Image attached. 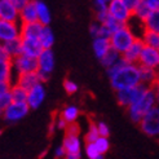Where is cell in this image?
<instances>
[{
    "instance_id": "1",
    "label": "cell",
    "mask_w": 159,
    "mask_h": 159,
    "mask_svg": "<svg viewBox=\"0 0 159 159\" xmlns=\"http://www.w3.org/2000/svg\"><path fill=\"white\" fill-rule=\"evenodd\" d=\"M107 75L110 78L111 87L115 91L131 88V87L140 84L139 65L127 63L122 57L115 65L107 69Z\"/></svg>"
},
{
    "instance_id": "2",
    "label": "cell",
    "mask_w": 159,
    "mask_h": 159,
    "mask_svg": "<svg viewBox=\"0 0 159 159\" xmlns=\"http://www.w3.org/2000/svg\"><path fill=\"white\" fill-rule=\"evenodd\" d=\"M158 102V93L154 87H149V88L144 92V94L134 102L131 106H128V114L133 122L139 123L141 118L144 116L149 110L157 106Z\"/></svg>"
},
{
    "instance_id": "3",
    "label": "cell",
    "mask_w": 159,
    "mask_h": 159,
    "mask_svg": "<svg viewBox=\"0 0 159 159\" xmlns=\"http://www.w3.org/2000/svg\"><path fill=\"white\" fill-rule=\"evenodd\" d=\"M139 39L129 25H122L115 33H113L109 38V43L111 49H114L119 54H123L129 47L134 43V40Z\"/></svg>"
},
{
    "instance_id": "4",
    "label": "cell",
    "mask_w": 159,
    "mask_h": 159,
    "mask_svg": "<svg viewBox=\"0 0 159 159\" xmlns=\"http://www.w3.org/2000/svg\"><path fill=\"white\" fill-rule=\"evenodd\" d=\"M36 61H38L36 74L39 76L40 83H44L49 79L52 71L54 69V54L52 49H43V52L36 58Z\"/></svg>"
},
{
    "instance_id": "5",
    "label": "cell",
    "mask_w": 159,
    "mask_h": 159,
    "mask_svg": "<svg viewBox=\"0 0 159 159\" xmlns=\"http://www.w3.org/2000/svg\"><path fill=\"white\" fill-rule=\"evenodd\" d=\"M106 12L111 18L120 25H128L131 22L132 12L122 3V0H111L106 8Z\"/></svg>"
},
{
    "instance_id": "6",
    "label": "cell",
    "mask_w": 159,
    "mask_h": 159,
    "mask_svg": "<svg viewBox=\"0 0 159 159\" xmlns=\"http://www.w3.org/2000/svg\"><path fill=\"white\" fill-rule=\"evenodd\" d=\"M149 87L140 83V84L134 85V87H131V88H124V89H120V91H116V100L122 106L128 107L132 104H134V102L144 94V92Z\"/></svg>"
},
{
    "instance_id": "7",
    "label": "cell",
    "mask_w": 159,
    "mask_h": 159,
    "mask_svg": "<svg viewBox=\"0 0 159 159\" xmlns=\"http://www.w3.org/2000/svg\"><path fill=\"white\" fill-rule=\"evenodd\" d=\"M144 133L150 137H155L159 133V109L158 106L149 110L139 122Z\"/></svg>"
},
{
    "instance_id": "8",
    "label": "cell",
    "mask_w": 159,
    "mask_h": 159,
    "mask_svg": "<svg viewBox=\"0 0 159 159\" xmlns=\"http://www.w3.org/2000/svg\"><path fill=\"white\" fill-rule=\"evenodd\" d=\"M12 70L17 75L27 74V73H36L38 71V61L36 58L27 57L25 54H21L18 57L11 60Z\"/></svg>"
},
{
    "instance_id": "9",
    "label": "cell",
    "mask_w": 159,
    "mask_h": 159,
    "mask_svg": "<svg viewBox=\"0 0 159 159\" xmlns=\"http://www.w3.org/2000/svg\"><path fill=\"white\" fill-rule=\"evenodd\" d=\"M29 110L30 109L26 102H12V104L3 111L2 115L4 116L7 122L14 123V122H18L25 118L29 113Z\"/></svg>"
},
{
    "instance_id": "10",
    "label": "cell",
    "mask_w": 159,
    "mask_h": 159,
    "mask_svg": "<svg viewBox=\"0 0 159 159\" xmlns=\"http://www.w3.org/2000/svg\"><path fill=\"white\" fill-rule=\"evenodd\" d=\"M20 38V22L0 20V44Z\"/></svg>"
},
{
    "instance_id": "11",
    "label": "cell",
    "mask_w": 159,
    "mask_h": 159,
    "mask_svg": "<svg viewBox=\"0 0 159 159\" xmlns=\"http://www.w3.org/2000/svg\"><path fill=\"white\" fill-rule=\"evenodd\" d=\"M137 63H139V66L157 69L159 65V49L144 45Z\"/></svg>"
},
{
    "instance_id": "12",
    "label": "cell",
    "mask_w": 159,
    "mask_h": 159,
    "mask_svg": "<svg viewBox=\"0 0 159 159\" xmlns=\"http://www.w3.org/2000/svg\"><path fill=\"white\" fill-rule=\"evenodd\" d=\"M45 98V88L43 83H38L34 85L31 89L27 91V97H26V104L29 109H38L43 104Z\"/></svg>"
},
{
    "instance_id": "13",
    "label": "cell",
    "mask_w": 159,
    "mask_h": 159,
    "mask_svg": "<svg viewBox=\"0 0 159 159\" xmlns=\"http://www.w3.org/2000/svg\"><path fill=\"white\" fill-rule=\"evenodd\" d=\"M22 42V54L27 57L38 58L39 54L43 52V47L38 39H21Z\"/></svg>"
},
{
    "instance_id": "14",
    "label": "cell",
    "mask_w": 159,
    "mask_h": 159,
    "mask_svg": "<svg viewBox=\"0 0 159 159\" xmlns=\"http://www.w3.org/2000/svg\"><path fill=\"white\" fill-rule=\"evenodd\" d=\"M142 48H144V44H142L141 39H136L134 43L122 54V58L127 63H131V65H137Z\"/></svg>"
},
{
    "instance_id": "15",
    "label": "cell",
    "mask_w": 159,
    "mask_h": 159,
    "mask_svg": "<svg viewBox=\"0 0 159 159\" xmlns=\"http://www.w3.org/2000/svg\"><path fill=\"white\" fill-rule=\"evenodd\" d=\"M43 29V25L39 22L22 23L20 25V39H38Z\"/></svg>"
},
{
    "instance_id": "16",
    "label": "cell",
    "mask_w": 159,
    "mask_h": 159,
    "mask_svg": "<svg viewBox=\"0 0 159 159\" xmlns=\"http://www.w3.org/2000/svg\"><path fill=\"white\" fill-rule=\"evenodd\" d=\"M0 20L18 22V9L7 0H0Z\"/></svg>"
},
{
    "instance_id": "17",
    "label": "cell",
    "mask_w": 159,
    "mask_h": 159,
    "mask_svg": "<svg viewBox=\"0 0 159 159\" xmlns=\"http://www.w3.org/2000/svg\"><path fill=\"white\" fill-rule=\"evenodd\" d=\"M18 22H21L20 25H22V23L38 22L34 2H29L25 7L21 8V9L18 11Z\"/></svg>"
},
{
    "instance_id": "18",
    "label": "cell",
    "mask_w": 159,
    "mask_h": 159,
    "mask_svg": "<svg viewBox=\"0 0 159 159\" xmlns=\"http://www.w3.org/2000/svg\"><path fill=\"white\" fill-rule=\"evenodd\" d=\"M35 4V11H36V20L38 22L43 26H49L51 20H52V16H51V11L49 8L47 7L45 3L40 2V0H36L34 2Z\"/></svg>"
},
{
    "instance_id": "19",
    "label": "cell",
    "mask_w": 159,
    "mask_h": 159,
    "mask_svg": "<svg viewBox=\"0 0 159 159\" xmlns=\"http://www.w3.org/2000/svg\"><path fill=\"white\" fill-rule=\"evenodd\" d=\"M139 73H140V83L141 84H144L146 87H154V84L158 80L157 69L139 66Z\"/></svg>"
},
{
    "instance_id": "20",
    "label": "cell",
    "mask_w": 159,
    "mask_h": 159,
    "mask_svg": "<svg viewBox=\"0 0 159 159\" xmlns=\"http://www.w3.org/2000/svg\"><path fill=\"white\" fill-rule=\"evenodd\" d=\"M38 83H40V80H39V76L36 73L21 74V75H17V79H16V84L22 87V88L26 89V91L31 89Z\"/></svg>"
},
{
    "instance_id": "21",
    "label": "cell",
    "mask_w": 159,
    "mask_h": 159,
    "mask_svg": "<svg viewBox=\"0 0 159 159\" xmlns=\"http://www.w3.org/2000/svg\"><path fill=\"white\" fill-rule=\"evenodd\" d=\"M3 49L5 51V53L8 54V57L11 60L18 57V56L22 54V42L21 39H14V40H9V42H5L2 44Z\"/></svg>"
},
{
    "instance_id": "22",
    "label": "cell",
    "mask_w": 159,
    "mask_h": 159,
    "mask_svg": "<svg viewBox=\"0 0 159 159\" xmlns=\"http://www.w3.org/2000/svg\"><path fill=\"white\" fill-rule=\"evenodd\" d=\"M62 148L65 149L66 153H80L82 149V142L79 136L75 134H66V137L63 139Z\"/></svg>"
},
{
    "instance_id": "23",
    "label": "cell",
    "mask_w": 159,
    "mask_h": 159,
    "mask_svg": "<svg viewBox=\"0 0 159 159\" xmlns=\"http://www.w3.org/2000/svg\"><path fill=\"white\" fill-rule=\"evenodd\" d=\"M111 49L109 39L106 38H93V52L96 54V57L101 60L104 56Z\"/></svg>"
},
{
    "instance_id": "24",
    "label": "cell",
    "mask_w": 159,
    "mask_h": 159,
    "mask_svg": "<svg viewBox=\"0 0 159 159\" xmlns=\"http://www.w3.org/2000/svg\"><path fill=\"white\" fill-rule=\"evenodd\" d=\"M38 40L42 44L43 49H51L52 48L53 43H54V35H53V31L49 29V26H43L40 34H39Z\"/></svg>"
},
{
    "instance_id": "25",
    "label": "cell",
    "mask_w": 159,
    "mask_h": 159,
    "mask_svg": "<svg viewBox=\"0 0 159 159\" xmlns=\"http://www.w3.org/2000/svg\"><path fill=\"white\" fill-rule=\"evenodd\" d=\"M141 39L142 44L145 47H152V48L159 49V33H154V31H142V36L139 38Z\"/></svg>"
},
{
    "instance_id": "26",
    "label": "cell",
    "mask_w": 159,
    "mask_h": 159,
    "mask_svg": "<svg viewBox=\"0 0 159 159\" xmlns=\"http://www.w3.org/2000/svg\"><path fill=\"white\" fill-rule=\"evenodd\" d=\"M142 27L148 31L159 33V12H150L148 17L142 21Z\"/></svg>"
},
{
    "instance_id": "27",
    "label": "cell",
    "mask_w": 159,
    "mask_h": 159,
    "mask_svg": "<svg viewBox=\"0 0 159 159\" xmlns=\"http://www.w3.org/2000/svg\"><path fill=\"white\" fill-rule=\"evenodd\" d=\"M79 114H80V111H79L78 106H75V105H69V106H66L65 109L61 111V115H60V116H61L67 124H73V123H76V119H78Z\"/></svg>"
},
{
    "instance_id": "28",
    "label": "cell",
    "mask_w": 159,
    "mask_h": 159,
    "mask_svg": "<svg viewBox=\"0 0 159 159\" xmlns=\"http://www.w3.org/2000/svg\"><path fill=\"white\" fill-rule=\"evenodd\" d=\"M13 78V70L11 61H0V82L11 83Z\"/></svg>"
},
{
    "instance_id": "29",
    "label": "cell",
    "mask_w": 159,
    "mask_h": 159,
    "mask_svg": "<svg viewBox=\"0 0 159 159\" xmlns=\"http://www.w3.org/2000/svg\"><path fill=\"white\" fill-rule=\"evenodd\" d=\"M9 94H11V97H12V102H26L27 91L23 89L22 87L17 85L16 83L13 85H11Z\"/></svg>"
},
{
    "instance_id": "30",
    "label": "cell",
    "mask_w": 159,
    "mask_h": 159,
    "mask_svg": "<svg viewBox=\"0 0 159 159\" xmlns=\"http://www.w3.org/2000/svg\"><path fill=\"white\" fill-rule=\"evenodd\" d=\"M89 34L93 38H106V39H109L111 35L110 31L104 25H100V23H92L89 27Z\"/></svg>"
},
{
    "instance_id": "31",
    "label": "cell",
    "mask_w": 159,
    "mask_h": 159,
    "mask_svg": "<svg viewBox=\"0 0 159 159\" xmlns=\"http://www.w3.org/2000/svg\"><path fill=\"white\" fill-rule=\"evenodd\" d=\"M120 57H122V56L119 54L118 52H115L114 49H110L100 61H101V63H102V65H104L106 69H109V67H111L113 65H115V63H116L119 60H120Z\"/></svg>"
},
{
    "instance_id": "32",
    "label": "cell",
    "mask_w": 159,
    "mask_h": 159,
    "mask_svg": "<svg viewBox=\"0 0 159 159\" xmlns=\"http://www.w3.org/2000/svg\"><path fill=\"white\" fill-rule=\"evenodd\" d=\"M149 13H150L149 9L146 8V5L144 4V2L141 0V2H140L136 7H134V9L132 11V17L137 18L140 22H142V21H144V20L148 17V16H149Z\"/></svg>"
},
{
    "instance_id": "33",
    "label": "cell",
    "mask_w": 159,
    "mask_h": 159,
    "mask_svg": "<svg viewBox=\"0 0 159 159\" xmlns=\"http://www.w3.org/2000/svg\"><path fill=\"white\" fill-rule=\"evenodd\" d=\"M92 144L94 145V148H96V150L102 154V155H105V153H107V150L110 149V141L107 137H101L98 136L96 140H94V142H92Z\"/></svg>"
},
{
    "instance_id": "34",
    "label": "cell",
    "mask_w": 159,
    "mask_h": 159,
    "mask_svg": "<svg viewBox=\"0 0 159 159\" xmlns=\"http://www.w3.org/2000/svg\"><path fill=\"white\" fill-rule=\"evenodd\" d=\"M85 153H87V157H88L89 159H105V155L100 154L93 144H87Z\"/></svg>"
},
{
    "instance_id": "35",
    "label": "cell",
    "mask_w": 159,
    "mask_h": 159,
    "mask_svg": "<svg viewBox=\"0 0 159 159\" xmlns=\"http://www.w3.org/2000/svg\"><path fill=\"white\" fill-rule=\"evenodd\" d=\"M97 137H98V132H97V128H96V124H91L88 132H87L85 140H87L88 144H92V142H94V140H96Z\"/></svg>"
},
{
    "instance_id": "36",
    "label": "cell",
    "mask_w": 159,
    "mask_h": 159,
    "mask_svg": "<svg viewBox=\"0 0 159 159\" xmlns=\"http://www.w3.org/2000/svg\"><path fill=\"white\" fill-rule=\"evenodd\" d=\"M12 104V97H11V94H9V92L8 93H5V94H3L2 97H0V115L3 114V111L9 106Z\"/></svg>"
},
{
    "instance_id": "37",
    "label": "cell",
    "mask_w": 159,
    "mask_h": 159,
    "mask_svg": "<svg viewBox=\"0 0 159 159\" xmlns=\"http://www.w3.org/2000/svg\"><path fill=\"white\" fill-rule=\"evenodd\" d=\"M63 88H65L66 93L69 94H74L76 91H78V84L74 82V80H70V79H66L65 82H63Z\"/></svg>"
},
{
    "instance_id": "38",
    "label": "cell",
    "mask_w": 159,
    "mask_h": 159,
    "mask_svg": "<svg viewBox=\"0 0 159 159\" xmlns=\"http://www.w3.org/2000/svg\"><path fill=\"white\" fill-rule=\"evenodd\" d=\"M96 128H97V132H98V136H101V137H109L110 129H109V125L105 122H98L96 124Z\"/></svg>"
},
{
    "instance_id": "39",
    "label": "cell",
    "mask_w": 159,
    "mask_h": 159,
    "mask_svg": "<svg viewBox=\"0 0 159 159\" xmlns=\"http://www.w3.org/2000/svg\"><path fill=\"white\" fill-rule=\"evenodd\" d=\"M149 12H159V0H142Z\"/></svg>"
},
{
    "instance_id": "40",
    "label": "cell",
    "mask_w": 159,
    "mask_h": 159,
    "mask_svg": "<svg viewBox=\"0 0 159 159\" xmlns=\"http://www.w3.org/2000/svg\"><path fill=\"white\" fill-rule=\"evenodd\" d=\"M111 0H94V8H96V12L106 11V8H107Z\"/></svg>"
},
{
    "instance_id": "41",
    "label": "cell",
    "mask_w": 159,
    "mask_h": 159,
    "mask_svg": "<svg viewBox=\"0 0 159 159\" xmlns=\"http://www.w3.org/2000/svg\"><path fill=\"white\" fill-rule=\"evenodd\" d=\"M7 2H9L14 8H17V9L20 11L21 8H23L29 2H31V0H7Z\"/></svg>"
},
{
    "instance_id": "42",
    "label": "cell",
    "mask_w": 159,
    "mask_h": 159,
    "mask_svg": "<svg viewBox=\"0 0 159 159\" xmlns=\"http://www.w3.org/2000/svg\"><path fill=\"white\" fill-rule=\"evenodd\" d=\"M66 129H67V134H75V136H78V134H79V125L76 123L67 124Z\"/></svg>"
},
{
    "instance_id": "43",
    "label": "cell",
    "mask_w": 159,
    "mask_h": 159,
    "mask_svg": "<svg viewBox=\"0 0 159 159\" xmlns=\"http://www.w3.org/2000/svg\"><path fill=\"white\" fill-rule=\"evenodd\" d=\"M140 2H141V0H122V3H123L127 8H128V9H129L131 12L134 9V7H136Z\"/></svg>"
},
{
    "instance_id": "44",
    "label": "cell",
    "mask_w": 159,
    "mask_h": 159,
    "mask_svg": "<svg viewBox=\"0 0 159 159\" xmlns=\"http://www.w3.org/2000/svg\"><path fill=\"white\" fill-rule=\"evenodd\" d=\"M11 83H5V82H0V97L3 96V94L8 93L11 89Z\"/></svg>"
},
{
    "instance_id": "45",
    "label": "cell",
    "mask_w": 159,
    "mask_h": 159,
    "mask_svg": "<svg viewBox=\"0 0 159 159\" xmlns=\"http://www.w3.org/2000/svg\"><path fill=\"white\" fill-rule=\"evenodd\" d=\"M54 127H56V128H58V129H66L67 123L63 120L61 116H58L57 119H56V122H54Z\"/></svg>"
},
{
    "instance_id": "46",
    "label": "cell",
    "mask_w": 159,
    "mask_h": 159,
    "mask_svg": "<svg viewBox=\"0 0 159 159\" xmlns=\"http://www.w3.org/2000/svg\"><path fill=\"white\" fill-rule=\"evenodd\" d=\"M65 154H66V152H65V149L62 148V145L58 146L57 149H56V152H54L56 158H65Z\"/></svg>"
},
{
    "instance_id": "47",
    "label": "cell",
    "mask_w": 159,
    "mask_h": 159,
    "mask_svg": "<svg viewBox=\"0 0 159 159\" xmlns=\"http://www.w3.org/2000/svg\"><path fill=\"white\" fill-rule=\"evenodd\" d=\"M0 61H11V58L8 57V54H7L5 51L3 49L2 44H0Z\"/></svg>"
},
{
    "instance_id": "48",
    "label": "cell",
    "mask_w": 159,
    "mask_h": 159,
    "mask_svg": "<svg viewBox=\"0 0 159 159\" xmlns=\"http://www.w3.org/2000/svg\"><path fill=\"white\" fill-rule=\"evenodd\" d=\"M65 159H80V153H66Z\"/></svg>"
}]
</instances>
